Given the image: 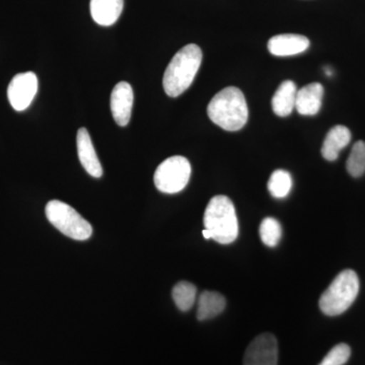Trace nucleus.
<instances>
[{
	"mask_svg": "<svg viewBox=\"0 0 365 365\" xmlns=\"http://www.w3.org/2000/svg\"><path fill=\"white\" fill-rule=\"evenodd\" d=\"M207 114L209 119L223 130H241L249 118L246 98L240 88L228 86L210 101Z\"/></svg>",
	"mask_w": 365,
	"mask_h": 365,
	"instance_id": "1",
	"label": "nucleus"
},
{
	"mask_svg": "<svg viewBox=\"0 0 365 365\" xmlns=\"http://www.w3.org/2000/svg\"><path fill=\"white\" fill-rule=\"evenodd\" d=\"M202 57L200 47L195 44L185 46L176 53L163 76V88L169 97H179L188 90L200 68Z\"/></svg>",
	"mask_w": 365,
	"mask_h": 365,
	"instance_id": "2",
	"label": "nucleus"
},
{
	"mask_svg": "<svg viewBox=\"0 0 365 365\" xmlns=\"http://www.w3.org/2000/svg\"><path fill=\"white\" fill-rule=\"evenodd\" d=\"M204 227L211 239L222 245L232 244L239 235V222L234 203L228 197L217 195L209 201L204 213Z\"/></svg>",
	"mask_w": 365,
	"mask_h": 365,
	"instance_id": "3",
	"label": "nucleus"
},
{
	"mask_svg": "<svg viewBox=\"0 0 365 365\" xmlns=\"http://www.w3.org/2000/svg\"><path fill=\"white\" fill-rule=\"evenodd\" d=\"M359 292V276L354 271L347 269L338 274L330 287L322 294L319 309L327 316H339L352 306Z\"/></svg>",
	"mask_w": 365,
	"mask_h": 365,
	"instance_id": "4",
	"label": "nucleus"
},
{
	"mask_svg": "<svg viewBox=\"0 0 365 365\" xmlns=\"http://www.w3.org/2000/svg\"><path fill=\"white\" fill-rule=\"evenodd\" d=\"M47 220L60 232L76 241H86L93 234V227L76 209L59 200H51L45 209Z\"/></svg>",
	"mask_w": 365,
	"mask_h": 365,
	"instance_id": "5",
	"label": "nucleus"
},
{
	"mask_svg": "<svg viewBox=\"0 0 365 365\" xmlns=\"http://www.w3.org/2000/svg\"><path fill=\"white\" fill-rule=\"evenodd\" d=\"M191 177V165L181 155L167 158L158 165L153 177L158 191L176 194L185 189Z\"/></svg>",
	"mask_w": 365,
	"mask_h": 365,
	"instance_id": "6",
	"label": "nucleus"
},
{
	"mask_svg": "<svg viewBox=\"0 0 365 365\" xmlns=\"http://www.w3.org/2000/svg\"><path fill=\"white\" fill-rule=\"evenodd\" d=\"M38 93V78L34 72L16 74L7 88V98L16 111H25Z\"/></svg>",
	"mask_w": 365,
	"mask_h": 365,
	"instance_id": "7",
	"label": "nucleus"
},
{
	"mask_svg": "<svg viewBox=\"0 0 365 365\" xmlns=\"http://www.w3.org/2000/svg\"><path fill=\"white\" fill-rule=\"evenodd\" d=\"M277 339L271 333L257 336L245 353L244 365H277Z\"/></svg>",
	"mask_w": 365,
	"mask_h": 365,
	"instance_id": "8",
	"label": "nucleus"
},
{
	"mask_svg": "<svg viewBox=\"0 0 365 365\" xmlns=\"http://www.w3.org/2000/svg\"><path fill=\"white\" fill-rule=\"evenodd\" d=\"M133 90L126 81L117 83L111 93L113 118L119 126L124 127L130 121L133 107Z\"/></svg>",
	"mask_w": 365,
	"mask_h": 365,
	"instance_id": "9",
	"label": "nucleus"
},
{
	"mask_svg": "<svg viewBox=\"0 0 365 365\" xmlns=\"http://www.w3.org/2000/svg\"><path fill=\"white\" fill-rule=\"evenodd\" d=\"M309 40L297 34L274 36L268 42V50L274 56H294L307 51Z\"/></svg>",
	"mask_w": 365,
	"mask_h": 365,
	"instance_id": "10",
	"label": "nucleus"
},
{
	"mask_svg": "<svg viewBox=\"0 0 365 365\" xmlns=\"http://www.w3.org/2000/svg\"><path fill=\"white\" fill-rule=\"evenodd\" d=\"M76 145L79 162L85 168L86 173L93 178L103 176V168L91 143L90 133L86 128L78 129L76 136Z\"/></svg>",
	"mask_w": 365,
	"mask_h": 365,
	"instance_id": "11",
	"label": "nucleus"
},
{
	"mask_svg": "<svg viewBox=\"0 0 365 365\" xmlns=\"http://www.w3.org/2000/svg\"><path fill=\"white\" fill-rule=\"evenodd\" d=\"M324 88L321 83H309L297 93L295 109L302 116H314L321 110Z\"/></svg>",
	"mask_w": 365,
	"mask_h": 365,
	"instance_id": "12",
	"label": "nucleus"
},
{
	"mask_svg": "<svg viewBox=\"0 0 365 365\" xmlns=\"http://www.w3.org/2000/svg\"><path fill=\"white\" fill-rule=\"evenodd\" d=\"M124 0H91V14L100 26L114 25L123 11Z\"/></svg>",
	"mask_w": 365,
	"mask_h": 365,
	"instance_id": "13",
	"label": "nucleus"
},
{
	"mask_svg": "<svg viewBox=\"0 0 365 365\" xmlns=\"http://www.w3.org/2000/svg\"><path fill=\"white\" fill-rule=\"evenodd\" d=\"M350 141L351 132L349 129L342 125H337L327 134L322 146V155L329 162H334L339 157L340 151L345 148Z\"/></svg>",
	"mask_w": 365,
	"mask_h": 365,
	"instance_id": "14",
	"label": "nucleus"
},
{
	"mask_svg": "<svg viewBox=\"0 0 365 365\" xmlns=\"http://www.w3.org/2000/svg\"><path fill=\"white\" fill-rule=\"evenodd\" d=\"M297 93V86L294 81H283L273 96V112L279 117L289 116L295 108Z\"/></svg>",
	"mask_w": 365,
	"mask_h": 365,
	"instance_id": "15",
	"label": "nucleus"
},
{
	"mask_svg": "<svg viewBox=\"0 0 365 365\" xmlns=\"http://www.w3.org/2000/svg\"><path fill=\"white\" fill-rule=\"evenodd\" d=\"M227 306V300L222 294L215 292H204L198 299L197 319L207 321L222 313Z\"/></svg>",
	"mask_w": 365,
	"mask_h": 365,
	"instance_id": "16",
	"label": "nucleus"
},
{
	"mask_svg": "<svg viewBox=\"0 0 365 365\" xmlns=\"http://www.w3.org/2000/svg\"><path fill=\"white\" fill-rule=\"evenodd\" d=\"M172 295L178 309L182 312H188L195 304L197 288L192 283L181 281L173 288Z\"/></svg>",
	"mask_w": 365,
	"mask_h": 365,
	"instance_id": "17",
	"label": "nucleus"
},
{
	"mask_svg": "<svg viewBox=\"0 0 365 365\" xmlns=\"http://www.w3.org/2000/svg\"><path fill=\"white\" fill-rule=\"evenodd\" d=\"M292 188V175L285 170H274L268 182V190L271 195L278 199L285 198Z\"/></svg>",
	"mask_w": 365,
	"mask_h": 365,
	"instance_id": "18",
	"label": "nucleus"
},
{
	"mask_svg": "<svg viewBox=\"0 0 365 365\" xmlns=\"http://www.w3.org/2000/svg\"><path fill=\"white\" fill-rule=\"evenodd\" d=\"M259 234L264 245L269 248H274L279 244L282 237V228L279 222L275 218L266 217L261 222Z\"/></svg>",
	"mask_w": 365,
	"mask_h": 365,
	"instance_id": "19",
	"label": "nucleus"
},
{
	"mask_svg": "<svg viewBox=\"0 0 365 365\" xmlns=\"http://www.w3.org/2000/svg\"><path fill=\"white\" fill-rule=\"evenodd\" d=\"M348 173L352 177L359 178L365 173V143L359 140L353 145L346 163Z\"/></svg>",
	"mask_w": 365,
	"mask_h": 365,
	"instance_id": "20",
	"label": "nucleus"
},
{
	"mask_svg": "<svg viewBox=\"0 0 365 365\" xmlns=\"http://www.w3.org/2000/svg\"><path fill=\"white\" fill-rule=\"evenodd\" d=\"M350 355L351 349L349 346L341 343L333 347L319 365H344L349 360Z\"/></svg>",
	"mask_w": 365,
	"mask_h": 365,
	"instance_id": "21",
	"label": "nucleus"
},
{
	"mask_svg": "<svg viewBox=\"0 0 365 365\" xmlns=\"http://www.w3.org/2000/svg\"><path fill=\"white\" fill-rule=\"evenodd\" d=\"M326 74L327 76H332V71H330L329 68H326Z\"/></svg>",
	"mask_w": 365,
	"mask_h": 365,
	"instance_id": "22",
	"label": "nucleus"
}]
</instances>
